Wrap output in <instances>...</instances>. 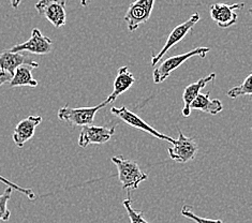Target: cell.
<instances>
[{
	"label": "cell",
	"mask_w": 252,
	"mask_h": 223,
	"mask_svg": "<svg viewBox=\"0 0 252 223\" xmlns=\"http://www.w3.org/2000/svg\"><path fill=\"white\" fill-rule=\"evenodd\" d=\"M111 160L117 167L118 179L122 184V188L125 190L139 189L140 184L148 178V175L144 173L133 160L124 159L119 156L112 157Z\"/></svg>",
	"instance_id": "6da1fadb"
},
{
	"label": "cell",
	"mask_w": 252,
	"mask_h": 223,
	"mask_svg": "<svg viewBox=\"0 0 252 223\" xmlns=\"http://www.w3.org/2000/svg\"><path fill=\"white\" fill-rule=\"evenodd\" d=\"M209 52H211V49H209V47L200 46L190 52L181 54V55H175V56L164 59L163 62H162L153 72L155 84H161L162 82H164L166 78L171 75L173 71L178 69L183 64H185L190 58L195 57V56L205 58Z\"/></svg>",
	"instance_id": "7a4b0ae2"
},
{
	"label": "cell",
	"mask_w": 252,
	"mask_h": 223,
	"mask_svg": "<svg viewBox=\"0 0 252 223\" xmlns=\"http://www.w3.org/2000/svg\"><path fill=\"white\" fill-rule=\"evenodd\" d=\"M110 102L109 100H104L101 102L100 104L91 107H70L65 105L62 107L58 111L57 116L62 120V122L68 123L70 125H73L75 127H85L93 125L94 122L95 114H97L100 110L105 107Z\"/></svg>",
	"instance_id": "3957f363"
},
{
	"label": "cell",
	"mask_w": 252,
	"mask_h": 223,
	"mask_svg": "<svg viewBox=\"0 0 252 223\" xmlns=\"http://www.w3.org/2000/svg\"><path fill=\"white\" fill-rule=\"evenodd\" d=\"M156 0H135L126 12L124 21L127 23L129 32H135L151 19Z\"/></svg>",
	"instance_id": "277c9868"
},
{
	"label": "cell",
	"mask_w": 252,
	"mask_h": 223,
	"mask_svg": "<svg viewBox=\"0 0 252 223\" xmlns=\"http://www.w3.org/2000/svg\"><path fill=\"white\" fill-rule=\"evenodd\" d=\"M197 150L199 146L193 138L186 136L181 130L178 131L177 140L174 141L170 147H167L170 158L179 163H187L193 160L196 157Z\"/></svg>",
	"instance_id": "5b68a950"
},
{
	"label": "cell",
	"mask_w": 252,
	"mask_h": 223,
	"mask_svg": "<svg viewBox=\"0 0 252 223\" xmlns=\"http://www.w3.org/2000/svg\"><path fill=\"white\" fill-rule=\"evenodd\" d=\"M200 19L201 17H200L199 13H193L189 17L188 21L179 24L178 26L174 28L172 30V32L169 34V38L166 39L164 46L162 47L160 52H158V54H156V55H154L152 57V60H151L152 65L157 64L160 60L163 58L165 54L169 52L171 47L179 43V42H181L186 37V35H187L191 32V30L193 29V27L196 25V23L200 21Z\"/></svg>",
	"instance_id": "8992f818"
},
{
	"label": "cell",
	"mask_w": 252,
	"mask_h": 223,
	"mask_svg": "<svg viewBox=\"0 0 252 223\" xmlns=\"http://www.w3.org/2000/svg\"><path fill=\"white\" fill-rule=\"evenodd\" d=\"M34 8L54 27L61 28L67 23L65 0H40L35 3Z\"/></svg>",
	"instance_id": "52a82bcc"
},
{
	"label": "cell",
	"mask_w": 252,
	"mask_h": 223,
	"mask_svg": "<svg viewBox=\"0 0 252 223\" xmlns=\"http://www.w3.org/2000/svg\"><path fill=\"white\" fill-rule=\"evenodd\" d=\"M111 113L113 114L114 116L118 117L119 119H122L124 123L128 124L129 126L133 127V128L137 129V130H142L144 132H146V133L153 135L156 138H159V140H163L169 142L171 144L174 143V138L169 136V135H165V134H162L158 130H156L155 128H153L152 126H149L145 120H143L141 117H139L136 115L135 113L131 112L130 110H128L126 106L123 107H112L111 108Z\"/></svg>",
	"instance_id": "ba28073f"
},
{
	"label": "cell",
	"mask_w": 252,
	"mask_h": 223,
	"mask_svg": "<svg viewBox=\"0 0 252 223\" xmlns=\"http://www.w3.org/2000/svg\"><path fill=\"white\" fill-rule=\"evenodd\" d=\"M115 134V127H98L89 125L83 127L79 136V146L86 148L89 145H102L109 142Z\"/></svg>",
	"instance_id": "9c48e42d"
},
{
	"label": "cell",
	"mask_w": 252,
	"mask_h": 223,
	"mask_svg": "<svg viewBox=\"0 0 252 223\" xmlns=\"http://www.w3.org/2000/svg\"><path fill=\"white\" fill-rule=\"evenodd\" d=\"M53 47V41L45 35L42 34V32L38 28H33L32 32V35L29 40L23 43L15 44L11 52H28L35 55H46L52 52Z\"/></svg>",
	"instance_id": "30bf717a"
},
{
	"label": "cell",
	"mask_w": 252,
	"mask_h": 223,
	"mask_svg": "<svg viewBox=\"0 0 252 223\" xmlns=\"http://www.w3.org/2000/svg\"><path fill=\"white\" fill-rule=\"evenodd\" d=\"M244 7V2H239L232 5L218 2L212 5L211 9H209V13H211L212 20L216 23V25L218 27L229 28L237 22V11L243 9Z\"/></svg>",
	"instance_id": "8fae6325"
},
{
	"label": "cell",
	"mask_w": 252,
	"mask_h": 223,
	"mask_svg": "<svg viewBox=\"0 0 252 223\" xmlns=\"http://www.w3.org/2000/svg\"><path fill=\"white\" fill-rule=\"evenodd\" d=\"M21 65H29L32 69L39 68V64L23 52L2 51L0 53V71L7 72L11 76Z\"/></svg>",
	"instance_id": "7c38bea8"
},
{
	"label": "cell",
	"mask_w": 252,
	"mask_h": 223,
	"mask_svg": "<svg viewBox=\"0 0 252 223\" xmlns=\"http://www.w3.org/2000/svg\"><path fill=\"white\" fill-rule=\"evenodd\" d=\"M42 123L41 116H29L25 119L21 120V122L16 125L13 134H12V138L15 145L22 148L24 145L32 140V136L34 135L35 128Z\"/></svg>",
	"instance_id": "4fadbf2b"
},
{
	"label": "cell",
	"mask_w": 252,
	"mask_h": 223,
	"mask_svg": "<svg viewBox=\"0 0 252 223\" xmlns=\"http://www.w3.org/2000/svg\"><path fill=\"white\" fill-rule=\"evenodd\" d=\"M216 78V74L212 73L205 77H202L201 80H199L195 83H192L190 85L185 88L184 94H183V101H184V107H183V115L185 117L190 116L191 110H190V104L192 103L197 95L201 94V90L205 87L208 83L213 82Z\"/></svg>",
	"instance_id": "5bb4252c"
},
{
	"label": "cell",
	"mask_w": 252,
	"mask_h": 223,
	"mask_svg": "<svg viewBox=\"0 0 252 223\" xmlns=\"http://www.w3.org/2000/svg\"><path fill=\"white\" fill-rule=\"evenodd\" d=\"M134 83L135 77L128 70L127 65H124V67L119 68L117 72V76L115 77V81H114L113 92L109 97H107V100H109L110 103H112V102L115 101L119 96L127 92L128 89H130L133 86Z\"/></svg>",
	"instance_id": "9a60e30c"
},
{
	"label": "cell",
	"mask_w": 252,
	"mask_h": 223,
	"mask_svg": "<svg viewBox=\"0 0 252 223\" xmlns=\"http://www.w3.org/2000/svg\"><path fill=\"white\" fill-rule=\"evenodd\" d=\"M190 110L191 112L192 110H197L212 115H217L223 110V105L220 100L209 98V94L206 93L197 95V97L190 104Z\"/></svg>",
	"instance_id": "2e32d148"
},
{
	"label": "cell",
	"mask_w": 252,
	"mask_h": 223,
	"mask_svg": "<svg viewBox=\"0 0 252 223\" xmlns=\"http://www.w3.org/2000/svg\"><path fill=\"white\" fill-rule=\"evenodd\" d=\"M10 87H37L38 81L32 75V68L29 65H21L17 68L9 81Z\"/></svg>",
	"instance_id": "e0dca14e"
},
{
	"label": "cell",
	"mask_w": 252,
	"mask_h": 223,
	"mask_svg": "<svg viewBox=\"0 0 252 223\" xmlns=\"http://www.w3.org/2000/svg\"><path fill=\"white\" fill-rule=\"evenodd\" d=\"M252 74H249L246 80L241 84L239 86L231 88L229 92L226 93L227 97L231 99H236L238 97H243V96H251L252 95Z\"/></svg>",
	"instance_id": "ac0fdd59"
},
{
	"label": "cell",
	"mask_w": 252,
	"mask_h": 223,
	"mask_svg": "<svg viewBox=\"0 0 252 223\" xmlns=\"http://www.w3.org/2000/svg\"><path fill=\"white\" fill-rule=\"evenodd\" d=\"M12 191H13V189L8 187V188L3 191V193L0 194V221L7 222L10 220L11 212L8 208V202L11 198Z\"/></svg>",
	"instance_id": "d6986e66"
},
{
	"label": "cell",
	"mask_w": 252,
	"mask_h": 223,
	"mask_svg": "<svg viewBox=\"0 0 252 223\" xmlns=\"http://www.w3.org/2000/svg\"><path fill=\"white\" fill-rule=\"evenodd\" d=\"M123 205L125 206L126 210H127L131 223H149L148 221L145 220V218H144L142 212H137V210L133 209V207H132V201L129 194L128 197L124 200Z\"/></svg>",
	"instance_id": "ffe728a7"
},
{
	"label": "cell",
	"mask_w": 252,
	"mask_h": 223,
	"mask_svg": "<svg viewBox=\"0 0 252 223\" xmlns=\"http://www.w3.org/2000/svg\"><path fill=\"white\" fill-rule=\"evenodd\" d=\"M181 214L183 217H186V218L194 221L195 223H223L221 220H218V219L202 218V217L197 216L193 212H192V209L188 206V205H185V206H183V208L181 210Z\"/></svg>",
	"instance_id": "44dd1931"
},
{
	"label": "cell",
	"mask_w": 252,
	"mask_h": 223,
	"mask_svg": "<svg viewBox=\"0 0 252 223\" xmlns=\"http://www.w3.org/2000/svg\"><path fill=\"white\" fill-rule=\"evenodd\" d=\"M0 183L7 185L8 187H10V188H12L13 190H16L17 192H20V193H22V194L25 195L26 197H28L31 201H34L35 198H37V195H35V193H34V192H33L32 189H29V188H23V187L17 186L16 184L12 183L11 180H9V179H7V178H4L3 176H1V175H0Z\"/></svg>",
	"instance_id": "7402d4cb"
},
{
	"label": "cell",
	"mask_w": 252,
	"mask_h": 223,
	"mask_svg": "<svg viewBox=\"0 0 252 223\" xmlns=\"http://www.w3.org/2000/svg\"><path fill=\"white\" fill-rule=\"evenodd\" d=\"M11 80V75L7 72L0 71V87H1L3 84H5L7 82H9Z\"/></svg>",
	"instance_id": "603a6c76"
},
{
	"label": "cell",
	"mask_w": 252,
	"mask_h": 223,
	"mask_svg": "<svg viewBox=\"0 0 252 223\" xmlns=\"http://www.w3.org/2000/svg\"><path fill=\"white\" fill-rule=\"evenodd\" d=\"M21 2H22V0H10V3H11L12 8H13V9L19 8V5L21 4Z\"/></svg>",
	"instance_id": "cb8c5ba5"
},
{
	"label": "cell",
	"mask_w": 252,
	"mask_h": 223,
	"mask_svg": "<svg viewBox=\"0 0 252 223\" xmlns=\"http://www.w3.org/2000/svg\"><path fill=\"white\" fill-rule=\"evenodd\" d=\"M92 0H81V4H82V7H86V5L91 2Z\"/></svg>",
	"instance_id": "d4e9b609"
}]
</instances>
